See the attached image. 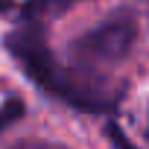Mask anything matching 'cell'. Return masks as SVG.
<instances>
[{
    "label": "cell",
    "mask_w": 149,
    "mask_h": 149,
    "mask_svg": "<svg viewBox=\"0 0 149 149\" xmlns=\"http://www.w3.org/2000/svg\"><path fill=\"white\" fill-rule=\"evenodd\" d=\"M9 53L26 70V76L47 94L58 97L61 102L79 108V111H111L120 102V91H111L108 82L82 70V67H64L47 47V38L38 26H24L9 35Z\"/></svg>",
    "instance_id": "obj_1"
},
{
    "label": "cell",
    "mask_w": 149,
    "mask_h": 149,
    "mask_svg": "<svg viewBox=\"0 0 149 149\" xmlns=\"http://www.w3.org/2000/svg\"><path fill=\"white\" fill-rule=\"evenodd\" d=\"M137 38V24L129 12L111 15L91 32H85L76 41V53L85 61H120Z\"/></svg>",
    "instance_id": "obj_2"
},
{
    "label": "cell",
    "mask_w": 149,
    "mask_h": 149,
    "mask_svg": "<svg viewBox=\"0 0 149 149\" xmlns=\"http://www.w3.org/2000/svg\"><path fill=\"white\" fill-rule=\"evenodd\" d=\"M79 0H26L24 3V15L26 18H47V15H58L64 9H70Z\"/></svg>",
    "instance_id": "obj_3"
},
{
    "label": "cell",
    "mask_w": 149,
    "mask_h": 149,
    "mask_svg": "<svg viewBox=\"0 0 149 149\" xmlns=\"http://www.w3.org/2000/svg\"><path fill=\"white\" fill-rule=\"evenodd\" d=\"M18 117H24V102H21V100H9L3 108H0V132L9 129Z\"/></svg>",
    "instance_id": "obj_4"
},
{
    "label": "cell",
    "mask_w": 149,
    "mask_h": 149,
    "mask_svg": "<svg viewBox=\"0 0 149 149\" xmlns=\"http://www.w3.org/2000/svg\"><path fill=\"white\" fill-rule=\"evenodd\" d=\"M105 132H108V140H111V146H114V149H137V146L123 134V129H120L117 123H108V129H105Z\"/></svg>",
    "instance_id": "obj_5"
}]
</instances>
